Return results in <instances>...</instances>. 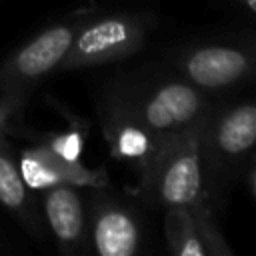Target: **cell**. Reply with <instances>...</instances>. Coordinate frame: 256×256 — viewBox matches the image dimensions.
Masks as SVG:
<instances>
[{"label":"cell","instance_id":"obj_1","mask_svg":"<svg viewBox=\"0 0 256 256\" xmlns=\"http://www.w3.org/2000/svg\"><path fill=\"white\" fill-rule=\"evenodd\" d=\"M202 124L188 128L168 144L146 188L152 190V194L164 206H182L192 212L208 254H230V248L222 242V236L212 220V212L204 194L200 168Z\"/></svg>","mask_w":256,"mask_h":256},{"label":"cell","instance_id":"obj_2","mask_svg":"<svg viewBox=\"0 0 256 256\" xmlns=\"http://www.w3.org/2000/svg\"><path fill=\"white\" fill-rule=\"evenodd\" d=\"M166 148L192 126L204 122L206 98L190 82H164L126 106Z\"/></svg>","mask_w":256,"mask_h":256},{"label":"cell","instance_id":"obj_3","mask_svg":"<svg viewBox=\"0 0 256 256\" xmlns=\"http://www.w3.org/2000/svg\"><path fill=\"white\" fill-rule=\"evenodd\" d=\"M144 28L130 16H104L76 28L74 40L62 58V68L100 66L124 58L142 46Z\"/></svg>","mask_w":256,"mask_h":256},{"label":"cell","instance_id":"obj_4","mask_svg":"<svg viewBox=\"0 0 256 256\" xmlns=\"http://www.w3.org/2000/svg\"><path fill=\"white\" fill-rule=\"evenodd\" d=\"M20 174L28 188L46 190L52 186H88L102 188L108 184L104 168H84L78 160H66L48 144L26 148L18 162Z\"/></svg>","mask_w":256,"mask_h":256},{"label":"cell","instance_id":"obj_5","mask_svg":"<svg viewBox=\"0 0 256 256\" xmlns=\"http://www.w3.org/2000/svg\"><path fill=\"white\" fill-rule=\"evenodd\" d=\"M76 28L78 26L74 24H56L38 34L34 40H30L24 48L10 56L8 62L2 64L0 86L14 88L22 82H30L38 76H44L46 72L60 66L74 40Z\"/></svg>","mask_w":256,"mask_h":256},{"label":"cell","instance_id":"obj_6","mask_svg":"<svg viewBox=\"0 0 256 256\" xmlns=\"http://www.w3.org/2000/svg\"><path fill=\"white\" fill-rule=\"evenodd\" d=\"M104 134L110 144V154L118 160L134 164L146 188L166 146L128 108H120L108 116Z\"/></svg>","mask_w":256,"mask_h":256},{"label":"cell","instance_id":"obj_7","mask_svg":"<svg viewBox=\"0 0 256 256\" xmlns=\"http://www.w3.org/2000/svg\"><path fill=\"white\" fill-rule=\"evenodd\" d=\"M180 68L196 88H224L244 80L256 68V58L236 46H204L188 52Z\"/></svg>","mask_w":256,"mask_h":256},{"label":"cell","instance_id":"obj_8","mask_svg":"<svg viewBox=\"0 0 256 256\" xmlns=\"http://www.w3.org/2000/svg\"><path fill=\"white\" fill-rule=\"evenodd\" d=\"M202 132L218 162L240 160L256 146V102L228 108L210 126L202 124Z\"/></svg>","mask_w":256,"mask_h":256},{"label":"cell","instance_id":"obj_9","mask_svg":"<svg viewBox=\"0 0 256 256\" xmlns=\"http://www.w3.org/2000/svg\"><path fill=\"white\" fill-rule=\"evenodd\" d=\"M92 242L102 256H132L140 248L138 222L120 204L104 202L94 214Z\"/></svg>","mask_w":256,"mask_h":256},{"label":"cell","instance_id":"obj_10","mask_svg":"<svg viewBox=\"0 0 256 256\" xmlns=\"http://www.w3.org/2000/svg\"><path fill=\"white\" fill-rule=\"evenodd\" d=\"M44 214L56 240L76 248L84 238V206L74 186H52L44 190Z\"/></svg>","mask_w":256,"mask_h":256},{"label":"cell","instance_id":"obj_11","mask_svg":"<svg viewBox=\"0 0 256 256\" xmlns=\"http://www.w3.org/2000/svg\"><path fill=\"white\" fill-rule=\"evenodd\" d=\"M166 238L174 254H180V256H206L208 254V248L188 208H182V206L168 208Z\"/></svg>","mask_w":256,"mask_h":256},{"label":"cell","instance_id":"obj_12","mask_svg":"<svg viewBox=\"0 0 256 256\" xmlns=\"http://www.w3.org/2000/svg\"><path fill=\"white\" fill-rule=\"evenodd\" d=\"M0 202L14 214L22 218L28 216V186L2 140H0Z\"/></svg>","mask_w":256,"mask_h":256},{"label":"cell","instance_id":"obj_13","mask_svg":"<svg viewBox=\"0 0 256 256\" xmlns=\"http://www.w3.org/2000/svg\"><path fill=\"white\" fill-rule=\"evenodd\" d=\"M48 146L60 154L62 158L66 160H78L80 154H82V146H84V136L80 130H68V132H62V134H56L50 138Z\"/></svg>","mask_w":256,"mask_h":256},{"label":"cell","instance_id":"obj_14","mask_svg":"<svg viewBox=\"0 0 256 256\" xmlns=\"http://www.w3.org/2000/svg\"><path fill=\"white\" fill-rule=\"evenodd\" d=\"M22 102H24V96L18 90L12 92V94H8V96H4V98H0V134L8 128L10 120L20 110Z\"/></svg>","mask_w":256,"mask_h":256},{"label":"cell","instance_id":"obj_15","mask_svg":"<svg viewBox=\"0 0 256 256\" xmlns=\"http://www.w3.org/2000/svg\"><path fill=\"white\" fill-rule=\"evenodd\" d=\"M240 2H242L244 6H248V8H250V10L256 14V0H240Z\"/></svg>","mask_w":256,"mask_h":256},{"label":"cell","instance_id":"obj_16","mask_svg":"<svg viewBox=\"0 0 256 256\" xmlns=\"http://www.w3.org/2000/svg\"><path fill=\"white\" fill-rule=\"evenodd\" d=\"M250 184H252V190H254V194H256V166H254V170H252V174H250Z\"/></svg>","mask_w":256,"mask_h":256}]
</instances>
